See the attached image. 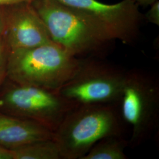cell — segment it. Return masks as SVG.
<instances>
[{"label": "cell", "mask_w": 159, "mask_h": 159, "mask_svg": "<svg viewBox=\"0 0 159 159\" xmlns=\"http://www.w3.org/2000/svg\"><path fill=\"white\" fill-rule=\"evenodd\" d=\"M31 4L52 42L72 56L103 59L113 47L116 40L90 16L56 0H34Z\"/></svg>", "instance_id": "cell-1"}, {"label": "cell", "mask_w": 159, "mask_h": 159, "mask_svg": "<svg viewBox=\"0 0 159 159\" xmlns=\"http://www.w3.org/2000/svg\"><path fill=\"white\" fill-rule=\"evenodd\" d=\"M81 60L51 42L10 50L6 74L17 84L57 91L73 76Z\"/></svg>", "instance_id": "cell-2"}, {"label": "cell", "mask_w": 159, "mask_h": 159, "mask_svg": "<svg viewBox=\"0 0 159 159\" xmlns=\"http://www.w3.org/2000/svg\"><path fill=\"white\" fill-rule=\"evenodd\" d=\"M114 104L78 105L71 108L53 132L61 159H81L100 140L121 135Z\"/></svg>", "instance_id": "cell-3"}, {"label": "cell", "mask_w": 159, "mask_h": 159, "mask_svg": "<svg viewBox=\"0 0 159 159\" xmlns=\"http://www.w3.org/2000/svg\"><path fill=\"white\" fill-rule=\"evenodd\" d=\"M118 102L123 119L131 129L129 145L136 148L148 140L159 125L157 77L141 69L125 71Z\"/></svg>", "instance_id": "cell-4"}, {"label": "cell", "mask_w": 159, "mask_h": 159, "mask_svg": "<svg viewBox=\"0 0 159 159\" xmlns=\"http://www.w3.org/2000/svg\"><path fill=\"white\" fill-rule=\"evenodd\" d=\"M125 71L102 58L81 60L73 76L57 92L75 106L118 102Z\"/></svg>", "instance_id": "cell-5"}, {"label": "cell", "mask_w": 159, "mask_h": 159, "mask_svg": "<svg viewBox=\"0 0 159 159\" xmlns=\"http://www.w3.org/2000/svg\"><path fill=\"white\" fill-rule=\"evenodd\" d=\"M75 106L57 91L17 84L0 97V108L7 113L36 121L52 132Z\"/></svg>", "instance_id": "cell-6"}, {"label": "cell", "mask_w": 159, "mask_h": 159, "mask_svg": "<svg viewBox=\"0 0 159 159\" xmlns=\"http://www.w3.org/2000/svg\"><path fill=\"white\" fill-rule=\"evenodd\" d=\"M90 16L107 30L114 40L132 44L137 39L144 16L133 0L107 4L98 0H56Z\"/></svg>", "instance_id": "cell-7"}, {"label": "cell", "mask_w": 159, "mask_h": 159, "mask_svg": "<svg viewBox=\"0 0 159 159\" xmlns=\"http://www.w3.org/2000/svg\"><path fill=\"white\" fill-rule=\"evenodd\" d=\"M5 32L10 50L52 42L46 25L31 3L20 4L5 20Z\"/></svg>", "instance_id": "cell-8"}, {"label": "cell", "mask_w": 159, "mask_h": 159, "mask_svg": "<svg viewBox=\"0 0 159 159\" xmlns=\"http://www.w3.org/2000/svg\"><path fill=\"white\" fill-rule=\"evenodd\" d=\"M53 132L31 120L0 114V146L11 150L37 140L52 139Z\"/></svg>", "instance_id": "cell-9"}, {"label": "cell", "mask_w": 159, "mask_h": 159, "mask_svg": "<svg viewBox=\"0 0 159 159\" xmlns=\"http://www.w3.org/2000/svg\"><path fill=\"white\" fill-rule=\"evenodd\" d=\"M12 159H60L61 156L52 139L37 140L10 150Z\"/></svg>", "instance_id": "cell-10"}, {"label": "cell", "mask_w": 159, "mask_h": 159, "mask_svg": "<svg viewBox=\"0 0 159 159\" xmlns=\"http://www.w3.org/2000/svg\"><path fill=\"white\" fill-rule=\"evenodd\" d=\"M129 146L121 135L106 137L97 142L81 159H126L125 148Z\"/></svg>", "instance_id": "cell-11"}, {"label": "cell", "mask_w": 159, "mask_h": 159, "mask_svg": "<svg viewBox=\"0 0 159 159\" xmlns=\"http://www.w3.org/2000/svg\"><path fill=\"white\" fill-rule=\"evenodd\" d=\"M144 17L150 23L159 25V1L153 2Z\"/></svg>", "instance_id": "cell-12"}, {"label": "cell", "mask_w": 159, "mask_h": 159, "mask_svg": "<svg viewBox=\"0 0 159 159\" xmlns=\"http://www.w3.org/2000/svg\"><path fill=\"white\" fill-rule=\"evenodd\" d=\"M7 58V55L6 54L5 44L1 40L0 41V81L6 73Z\"/></svg>", "instance_id": "cell-13"}, {"label": "cell", "mask_w": 159, "mask_h": 159, "mask_svg": "<svg viewBox=\"0 0 159 159\" xmlns=\"http://www.w3.org/2000/svg\"><path fill=\"white\" fill-rule=\"evenodd\" d=\"M34 0H0V7L10 5H20L21 4L31 3Z\"/></svg>", "instance_id": "cell-14"}, {"label": "cell", "mask_w": 159, "mask_h": 159, "mask_svg": "<svg viewBox=\"0 0 159 159\" xmlns=\"http://www.w3.org/2000/svg\"><path fill=\"white\" fill-rule=\"evenodd\" d=\"M0 159H12L10 150L0 146Z\"/></svg>", "instance_id": "cell-15"}, {"label": "cell", "mask_w": 159, "mask_h": 159, "mask_svg": "<svg viewBox=\"0 0 159 159\" xmlns=\"http://www.w3.org/2000/svg\"><path fill=\"white\" fill-rule=\"evenodd\" d=\"M139 6L147 7L151 6L153 2L157 0H133Z\"/></svg>", "instance_id": "cell-16"}, {"label": "cell", "mask_w": 159, "mask_h": 159, "mask_svg": "<svg viewBox=\"0 0 159 159\" xmlns=\"http://www.w3.org/2000/svg\"><path fill=\"white\" fill-rule=\"evenodd\" d=\"M5 29V18L1 11L0 10V41H1L2 36L4 33Z\"/></svg>", "instance_id": "cell-17"}]
</instances>
